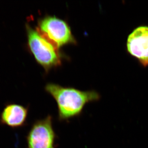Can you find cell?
I'll list each match as a JSON object with an SVG mask.
<instances>
[{"label":"cell","mask_w":148,"mask_h":148,"mask_svg":"<svg viewBox=\"0 0 148 148\" xmlns=\"http://www.w3.org/2000/svg\"><path fill=\"white\" fill-rule=\"evenodd\" d=\"M46 92L55 100L59 121H69L82 114L87 104L100 100V94L95 90H82L72 87H65L49 83L45 86Z\"/></svg>","instance_id":"6da1fadb"},{"label":"cell","mask_w":148,"mask_h":148,"mask_svg":"<svg viewBox=\"0 0 148 148\" xmlns=\"http://www.w3.org/2000/svg\"><path fill=\"white\" fill-rule=\"evenodd\" d=\"M37 29L59 49L65 45L77 44L69 24L55 16L47 15L40 19Z\"/></svg>","instance_id":"3957f363"},{"label":"cell","mask_w":148,"mask_h":148,"mask_svg":"<svg viewBox=\"0 0 148 148\" xmlns=\"http://www.w3.org/2000/svg\"><path fill=\"white\" fill-rule=\"evenodd\" d=\"M29 112V106L8 102L0 114V124L13 129L24 127L27 124Z\"/></svg>","instance_id":"5b68a950"},{"label":"cell","mask_w":148,"mask_h":148,"mask_svg":"<svg viewBox=\"0 0 148 148\" xmlns=\"http://www.w3.org/2000/svg\"><path fill=\"white\" fill-rule=\"evenodd\" d=\"M56 137L53 118L48 115L33 123L26 137L27 148H56Z\"/></svg>","instance_id":"277c9868"},{"label":"cell","mask_w":148,"mask_h":148,"mask_svg":"<svg viewBox=\"0 0 148 148\" xmlns=\"http://www.w3.org/2000/svg\"><path fill=\"white\" fill-rule=\"evenodd\" d=\"M127 47L131 55L144 66H148V27L142 26L135 29L128 36Z\"/></svg>","instance_id":"8992f818"},{"label":"cell","mask_w":148,"mask_h":148,"mask_svg":"<svg viewBox=\"0 0 148 148\" xmlns=\"http://www.w3.org/2000/svg\"><path fill=\"white\" fill-rule=\"evenodd\" d=\"M28 44L37 63L46 72L62 63V55L59 49L52 44L37 29L27 27Z\"/></svg>","instance_id":"7a4b0ae2"}]
</instances>
